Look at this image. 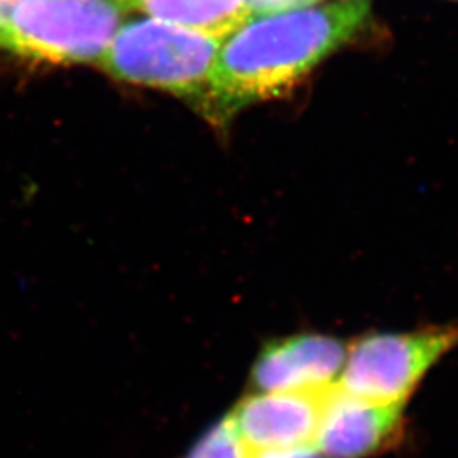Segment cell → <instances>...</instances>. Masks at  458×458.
<instances>
[{"label": "cell", "mask_w": 458, "mask_h": 458, "mask_svg": "<svg viewBox=\"0 0 458 458\" xmlns=\"http://www.w3.org/2000/svg\"><path fill=\"white\" fill-rule=\"evenodd\" d=\"M458 348V327L369 333L348 344L336 387L378 404L406 406L429 370Z\"/></svg>", "instance_id": "cell-4"}, {"label": "cell", "mask_w": 458, "mask_h": 458, "mask_svg": "<svg viewBox=\"0 0 458 458\" xmlns=\"http://www.w3.org/2000/svg\"><path fill=\"white\" fill-rule=\"evenodd\" d=\"M327 391L250 394L231 411L229 421L250 452L310 445L316 438Z\"/></svg>", "instance_id": "cell-7"}, {"label": "cell", "mask_w": 458, "mask_h": 458, "mask_svg": "<svg viewBox=\"0 0 458 458\" xmlns=\"http://www.w3.org/2000/svg\"><path fill=\"white\" fill-rule=\"evenodd\" d=\"M367 0H331L243 21L221 41L197 111L223 128L242 109L289 92L369 26Z\"/></svg>", "instance_id": "cell-1"}, {"label": "cell", "mask_w": 458, "mask_h": 458, "mask_svg": "<svg viewBox=\"0 0 458 458\" xmlns=\"http://www.w3.org/2000/svg\"><path fill=\"white\" fill-rule=\"evenodd\" d=\"M128 14L117 0H22L0 28V51L48 64H96Z\"/></svg>", "instance_id": "cell-3"}, {"label": "cell", "mask_w": 458, "mask_h": 458, "mask_svg": "<svg viewBox=\"0 0 458 458\" xmlns=\"http://www.w3.org/2000/svg\"><path fill=\"white\" fill-rule=\"evenodd\" d=\"M223 39L153 17L124 21L98 65L117 81L202 100Z\"/></svg>", "instance_id": "cell-2"}, {"label": "cell", "mask_w": 458, "mask_h": 458, "mask_svg": "<svg viewBox=\"0 0 458 458\" xmlns=\"http://www.w3.org/2000/svg\"><path fill=\"white\" fill-rule=\"evenodd\" d=\"M316 2H319V0H246V5L250 9L251 16H255V14H268V13L304 7V5H311Z\"/></svg>", "instance_id": "cell-11"}, {"label": "cell", "mask_w": 458, "mask_h": 458, "mask_svg": "<svg viewBox=\"0 0 458 458\" xmlns=\"http://www.w3.org/2000/svg\"><path fill=\"white\" fill-rule=\"evenodd\" d=\"M182 458H250L228 416L211 426Z\"/></svg>", "instance_id": "cell-9"}, {"label": "cell", "mask_w": 458, "mask_h": 458, "mask_svg": "<svg viewBox=\"0 0 458 458\" xmlns=\"http://www.w3.org/2000/svg\"><path fill=\"white\" fill-rule=\"evenodd\" d=\"M348 344L321 333H297L265 344L253 361L255 393H323L338 384Z\"/></svg>", "instance_id": "cell-5"}, {"label": "cell", "mask_w": 458, "mask_h": 458, "mask_svg": "<svg viewBox=\"0 0 458 458\" xmlns=\"http://www.w3.org/2000/svg\"><path fill=\"white\" fill-rule=\"evenodd\" d=\"M19 2H22V0H0V28Z\"/></svg>", "instance_id": "cell-12"}, {"label": "cell", "mask_w": 458, "mask_h": 458, "mask_svg": "<svg viewBox=\"0 0 458 458\" xmlns=\"http://www.w3.org/2000/svg\"><path fill=\"white\" fill-rule=\"evenodd\" d=\"M131 14L160 19L185 30L225 39L251 16L246 0H117Z\"/></svg>", "instance_id": "cell-8"}, {"label": "cell", "mask_w": 458, "mask_h": 458, "mask_svg": "<svg viewBox=\"0 0 458 458\" xmlns=\"http://www.w3.org/2000/svg\"><path fill=\"white\" fill-rule=\"evenodd\" d=\"M250 458H323V455L314 446V443H310V445H299V446H289V448L250 452Z\"/></svg>", "instance_id": "cell-10"}, {"label": "cell", "mask_w": 458, "mask_h": 458, "mask_svg": "<svg viewBox=\"0 0 458 458\" xmlns=\"http://www.w3.org/2000/svg\"><path fill=\"white\" fill-rule=\"evenodd\" d=\"M404 406L378 404L336 386L323 403L314 446L323 458H370L394 446L403 433Z\"/></svg>", "instance_id": "cell-6"}]
</instances>
